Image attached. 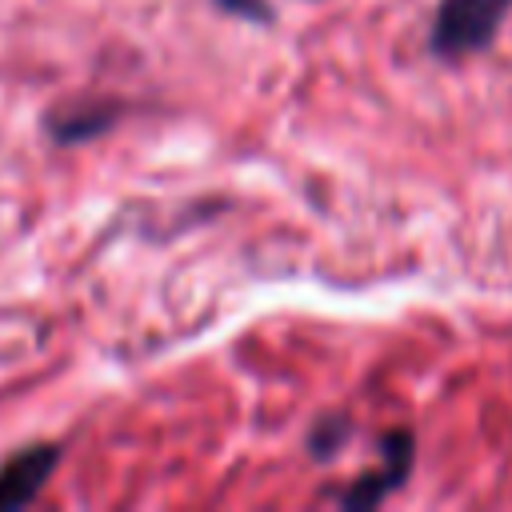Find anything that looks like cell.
I'll return each mask as SVG.
<instances>
[{
  "label": "cell",
  "mask_w": 512,
  "mask_h": 512,
  "mask_svg": "<svg viewBox=\"0 0 512 512\" xmlns=\"http://www.w3.org/2000/svg\"><path fill=\"white\" fill-rule=\"evenodd\" d=\"M508 12H512V0H440L428 48L440 60H460V56L484 52L496 40Z\"/></svg>",
  "instance_id": "obj_1"
},
{
  "label": "cell",
  "mask_w": 512,
  "mask_h": 512,
  "mask_svg": "<svg viewBox=\"0 0 512 512\" xmlns=\"http://www.w3.org/2000/svg\"><path fill=\"white\" fill-rule=\"evenodd\" d=\"M380 456H384L380 468L364 472L352 488H344V492L336 496L344 508H372V504H380L388 492H396V488L408 480L412 460H416V440H412V432H408V428H392V432L380 440Z\"/></svg>",
  "instance_id": "obj_2"
},
{
  "label": "cell",
  "mask_w": 512,
  "mask_h": 512,
  "mask_svg": "<svg viewBox=\"0 0 512 512\" xmlns=\"http://www.w3.org/2000/svg\"><path fill=\"white\" fill-rule=\"evenodd\" d=\"M112 120H116V112L104 108V104H72L64 112H52L48 116V132L60 144H80V140H92V136L108 132Z\"/></svg>",
  "instance_id": "obj_4"
},
{
  "label": "cell",
  "mask_w": 512,
  "mask_h": 512,
  "mask_svg": "<svg viewBox=\"0 0 512 512\" xmlns=\"http://www.w3.org/2000/svg\"><path fill=\"white\" fill-rule=\"evenodd\" d=\"M348 436H352L348 416H324V420L308 432V448H312V456L328 460L332 452H340V448H344V440H348Z\"/></svg>",
  "instance_id": "obj_5"
},
{
  "label": "cell",
  "mask_w": 512,
  "mask_h": 512,
  "mask_svg": "<svg viewBox=\"0 0 512 512\" xmlns=\"http://www.w3.org/2000/svg\"><path fill=\"white\" fill-rule=\"evenodd\" d=\"M220 4L232 8V12H240V16H256V20H268L272 16L264 4H252V0H220Z\"/></svg>",
  "instance_id": "obj_6"
},
{
  "label": "cell",
  "mask_w": 512,
  "mask_h": 512,
  "mask_svg": "<svg viewBox=\"0 0 512 512\" xmlns=\"http://www.w3.org/2000/svg\"><path fill=\"white\" fill-rule=\"evenodd\" d=\"M56 464H60V444H32L8 456L0 468V512L32 504L48 484V476L56 472Z\"/></svg>",
  "instance_id": "obj_3"
}]
</instances>
